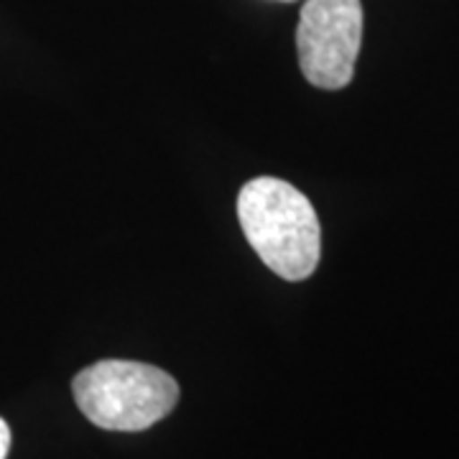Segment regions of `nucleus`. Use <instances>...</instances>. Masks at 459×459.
Masks as SVG:
<instances>
[{
	"mask_svg": "<svg viewBox=\"0 0 459 459\" xmlns=\"http://www.w3.org/2000/svg\"><path fill=\"white\" fill-rule=\"evenodd\" d=\"M8 452H11V429L0 419V459L8 457Z\"/></svg>",
	"mask_w": 459,
	"mask_h": 459,
	"instance_id": "20e7f679",
	"label": "nucleus"
},
{
	"mask_svg": "<svg viewBox=\"0 0 459 459\" xmlns=\"http://www.w3.org/2000/svg\"><path fill=\"white\" fill-rule=\"evenodd\" d=\"M360 0H304L296 29V51L304 77L319 90L352 82L362 47Z\"/></svg>",
	"mask_w": 459,
	"mask_h": 459,
	"instance_id": "7ed1b4c3",
	"label": "nucleus"
},
{
	"mask_svg": "<svg viewBox=\"0 0 459 459\" xmlns=\"http://www.w3.org/2000/svg\"><path fill=\"white\" fill-rule=\"evenodd\" d=\"M238 220L250 247L276 276L304 281L322 255V228L312 202L289 181L258 177L238 195Z\"/></svg>",
	"mask_w": 459,
	"mask_h": 459,
	"instance_id": "f257e3e1",
	"label": "nucleus"
},
{
	"mask_svg": "<svg viewBox=\"0 0 459 459\" xmlns=\"http://www.w3.org/2000/svg\"><path fill=\"white\" fill-rule=\"evenodd\" d=\"M84 416L105 431H143L159 424L179 401V383L156 365L100 360L72 383Z\"/></svg>",
	"mask_w": 459,
	"mask_h": 459,
	"instance_id": "f03ea898",
	"label": "nucleus"
}]
</instances>
